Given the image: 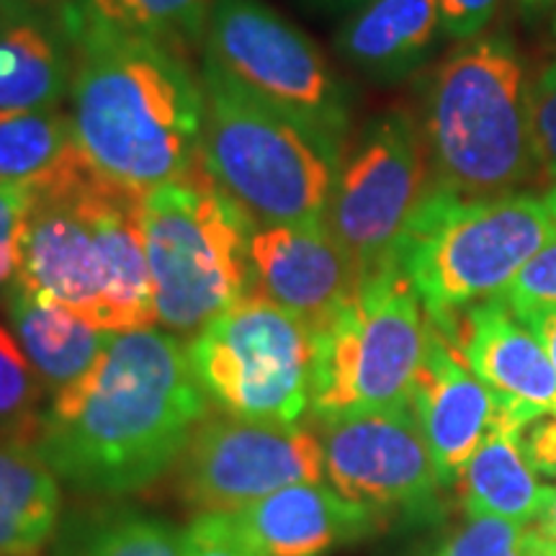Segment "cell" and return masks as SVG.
I'll return each instance as SVG.
<instances>
[{
    "instance_id": "6da1fadb",
    "label": "cell",
    "mask_w": 556,
    "mask_h": 556,
    "mask_svg": "<svg viewBox=\"0 0 556 556\" xmlns=\"http://www.w3.org/2000/svg\"><path fill=\"white\" fill-rule=\"evenodd\" d=\"M186 345L170 332H114L86 379L47 400L31 448L62 484L124 497L157 482L206 420Z\"/></svg>"
},
{
    "instance_id": "7a4b0ae2",
    "label": "cell",
    "mask_w": 556,
    "mask_h": 556,
    "mask_svg": "<svg viewBox=\"0 0 556 556\" xmlns=\"http://www.w3.org/2000/svg\"><path fill=\"white\" fill-rule=\"evenodd\" d=\"M58 5L75 54L67 114L88 168L137 197L197 173L204 86L186 54L116 29L73 0Z\"/></svg>"
},
{
    "instance_id": "3957f363",
    "label": "cell",
    "mask_w": 556,
    "mask_h": 556,
    "mask_svg": "<svg viewBox=\"0 0 556 556\" xmlns=\"http://www.w3.org/2000/svg\"><path fill=\"white\" fill-rule=\"evenodd\" d=\"M417 122L435 189L500 197L536 176L531 80L505 31L462 41L428 75Z\"/></svg>"
},
{
    "instance_id": "277c9868",
    "label": "cell",
    "mask_w": 556,
    "mask_h": 556,
    "mask_svg": "<svg viewBox=\"0 0 556 556\" xmlns=\"http://www.w3.org/2000/svg\"><path fill=\"white\" fill-rule=\"evenodd\" d=\"M199 165L261 225L323 222L343 150L268 106L212 60H201Z\"/></svg>"
},
{
    "instance_id": "5b68a950",
    "label": "cell",
    "mask_w": 556,
    "mask_h": 556,
    "mask_svg": "<svg viewBox=\"0 0 556 556\" xmlns=\"http://www.w3.org/2000/svg\"><path fill=\"white\" fill-rule=\"evenodd\" d=\"M554 238L556 222L533 193L458 197L433 186L409 222L397 266L430 323L446 328L462 309L497 296Z\"/></svg>"
},
{
    "instance_id": "8992f818",
    "label": "cell",
    "mask_w": 556,
    "mask_h": 556,
    "mask_svg": "<svg viewBox=\"0 0 556 556\" xmlns=\"http://www.w3.org/2000/svg\"><path fill=\"white\" fill-rule=\"evenodd\" d=\"M155 323L193 338L250 291L255 222L204 170L142 193Z\"/></svg>"
},
{
    "instance_id": "52a82bcc",
    "label": "cell",
    "mask_w": 556,
    "mask_h": 556,
    "mask_svg": "<svg viewBox=\"0 0 556 556\" xmlns=\"http://www.w3.org/2000/svg\"><path fill=\"white\" fill-rule=\"evenodd\" d=\"M430 319L397 263L361 278L356 296L315 332L309 413L317 422L407 407Z\"/></svg>"
},
{
    "instance_id": "ba28073f",
    "label": "cell",
    "mask_w": 556,
    "mask_h": 556,
    "mask_svg": "<svg viewBox=\"0 0 556 556\" xmlns=\"http://www.w3.org/2000/svg\"><path fill=\"white\" fill-rule=\"evenodd\" d=\"M186 356L222 415L291 426L309 409L315 332L266 296L248 291L189 338Z\"/></svg>"
},
{
    "instance_id": "9c48e42d",
    "label": "cell",
    "mask_w": 556,
    "mask_h": 556,
    "mask_svg": "<svg viewBox=\"0 0 556 556\" xmlns=\"http://www.w3.org/2000/svg\"><path fill=\"white\" fill-rule=\"evenodd\" d=\"M204 58L268 106L345 150L353 96L323 50L263 0H212Z\"/></svg>"
},
{
    "instance_id": "30bf717a",
    "label": "cell",
    "mask_w": 556,
    "mask_h": 556,
    "mask_svg": "<svg viewBox=\"0 0 556 556\" xmlns=\"http://www.w3.org/2000/svg\"><path fill=\"white\" fill-rule=\"evenodd\" d=\"M430 191L420 122L394 106L366 119L345 142L323 222L364 278L397 263L409 222Z\"/></svg>"
},
{
    "instance_id": "8fae6325",
    "label": "cell",
    "mask_w": 556,
    "mask_h": 556,
    "mask_svg": "<svg viewBox=\"0 0 556 556\" xmlns=\"http://www.w3.org/2000/svg\"><path fill=\"white\" fill-rule=\"evenodd\" d=\"M325 477L351 503L430 523L441 516V479L413 405L319 422Z\"/></svg>"
},
{
    "instance_id": "7c38bea8",
    "label": "cell",
    "mask_w": 556,
    "mask_h": 556,
    "mask_svg": "<svg viewBox=\"0 0 556 556\" xmlns=\"http://www.w3.org/2000/svg\"><path fill=\"white\" fill-rule=\"evenodd\" d=\"M319 435L291 422L212 417L191 435L176 462V492L193 510L248 505L289 484L323 482Z\"/></svg>"
},
{
    "instance_id": "4fadbf2b",
    "label": "cell",
    "mask_w": 556,
    "mask_h": 556,
    "mask_svg": "<svg viewBox=\"0 0 556 556\" xmlns=\"http://www.w3.org/2000/svg\"><path fill=\"white\" fill-rule=\"evenodd\" d=\"M90 170L80 152L34 184L16 287L52 299L103 330V266L88 212Z\"/></svg>"
},
{
    "instance_id": "5bb4252c",
    "label": "cell",
    "mask_w": 556,
    "mask_h": 556,
    "mask_svg": "<svg viewBox=\"0 0 556 556\" xmlns=\"http://www.w3.org/2000/svg\"><path fill=\"white\" fill-rule=\"evenodd\" d=\"M409 405L443 486H456L469 458L492 433H520L541 417L497 397L433 323Z\"/></svg>"
},
{
    "instance_id": "9a60e30c",
    "label": "cell",
    "mask_w": 556,
    "mask_h": 556,
    "mask_svg": "<svg viewBox=\"0 0 556 556\" xmlns=\"http://www.w3.org/2000/svg\"><path fill=\"white\" fill-rule=\"evenodd\" d=\"M361 274L325 222L261 225L250 238V291L302 319L312 332L356 296Z\"/></svg>"
},
{
    "instance_id": "2e32d148",
    "label": "cell",
    "mask_w": 556,
    "mask_h": 556,
    "mask_svg": "<svg viewBox=\"0 0 556 556\" xmlns=\"http://www.w3.org/2000/svg\"><path fill=\"white\" fill-rule=\"evenodd\" d=\"M227 513L263 556H328L371 536L381 516L323 482L289 484Z\"/></svg>"
},
{
    "instance_id": "e0dca14e",
    "label": "cell",
    "mask_w": 556,
    "mask_h": 556,
    "mask_svg": "<svg viewBox=\"0 0 556 556\" xmlns=\"http://www.w3.org/2000/svg\"><path fill=\"white\" fill-rule=\"evenodd\" d=\"M435 328V325H433ZM497 397L556 417V371L541 340L500 296L462 309L438 328Z\"/></svg>"
},
{
    "instance_id": "ac0fdd59",
    "label": "cell",
    "mask_w": 556,
    "mask_h": 556,
    "mask_svg": "<svg viewBox=\"0 0 556 556\" xmlns=\"http://www.w3.org/2000/svg\"><path fill=\"white\" fill-rule=\"evenodd\" d=\"M75 54L60 5L13 0L0 31V114L58 109L70 96Z\"/></svg>"
},
{
    "instance_id": "d6986e66",
    "label": "cell",
    "mask_w": 556,
    "mask_h": 556,
    "mask_svg": "<svg viewBox=\"0 0 556 556\" xmlns=\"http://www.w3.org/2000/svg\"><path fill=\"white\" fill-rule=\"evenodd\" d=\"M443 37L438 0H364L332 45L366 78L397 83L426 65Z\"/></svg>"
},
{
    "instance_id": "ffe728a7",
    "label": "cell",
    "mask_w": 556,
    "mask_h": 556,
    "mask_svg": "<svg viewBox=\"0 0 556 556\" xmlns=\"http://www.w3.org/2000/svg\"><path fill=\"white\" fill-rule=\"evenodd\" d=\"M3 304L13 338L29 358L47 400L86 379L114 336L86 323L52 299L29 294L16 283L3 296Z\"/></svg>"
},
{
    "instance_id": "44dd1931",
    "label": "cell",
    "mask_w": 556,
    "mask_h": 556,
    "mask_svg": "<svg viewBox=\"0 0 556 556\" xmlns=\"http://www.w3.org/2000/svg\"><path fill=\"white\" fill-rule=\"evenodd\" d=\"M60 479L26 443H0V556H39L62 520Z\"/></svg>"
},
{
    "instance_id": "7402d4cb",
    "label": "cell",
    "mask_w": 556,
    "mask_h": 556,
    "mask_svg": "<svg viewBox=\"0 0 556 556\" xmlns=\"http://www.w3.org/2000/svg\"><path fill=\"white\" fill-rule=\"evenodd\" d=\"M523 433H492L469 458L456 482L467 516L500 518L523 528L539 516L546 486L536 482Z\"/></svg>"
},
{
    "instance_id": "603a6c76",
    "label": "cell",
    "mask_w": 556,
    "mask_h": 556,
    "mask_svg": "<svg viewBox=\"0 0 556 556\" xmlns=\"http://www.w3.org/2000/svg\"><path fill=\"white\" fill-rule=\"evenodd\" d=\"M52 556H184V531L131 505H93L67 513Z\"/></svg>"
},
{
    "instance_id": "cb8c5ba5",
    "label": "cell",
    "mask_w": 556,
    "mask_h": 556,
    "mask_svg": "<svg viewBox=\"0 0 556 556\" xmlns=\"http://www.w3.org/2000/svg\"><path fill=\"white\" fill-rule=\"evenodd\" d=\"M78 155L73 122L62 106L0 114V180L41 184Z\"/></svg>"
},
{
    "instance_id": "d4e9b609",
    "label": "cell",
    "mask_w": 556,
    "mask_h": 556,
    "mask_svg": "<svg viewBox=\"0 0 556 556\" xmlns=\"http://www.w3.org/2000/svg\"><path fill=\"white\" fill-rule=\"evenodd\" d=\"M83 11L139 37L168 45L180 54L204 47L212 0H73Z\"/></svg>"
},
{
    "instance_id": "484cf974",
    "label": "cell",
    "mask_w": 556,
    "mask_h": 556,
    "mask_svg": "<svg viewBox=\"0 0 556 556\" xmlns=\"http://www.w3.org/2000/svg\"><path fill=\"white\" fill-rule=\"evenodd\" d=\"M47 392L34 374L11 330L0 325V443H26L37 438Z\"/></svg>"
},
{
    "instance_id": "4316f807",
    "label": "cell",
    "mask_w": 556,
    "mask_h": 556,
    "mask_svg": "<svg viewBox=\"0 0 556 556\" xmlns=\"http://www.w3.org/2000/svg\"><path fill=\"white\" fill-rule=\"evenodd\" d=\"M523 526L500 518L467 516L430 556H520Z\"/></svg>"
},
{
    "instance_id": "83f0119b",
    "label": "cell",
    "mask_w": 556,
    "mask_h": 556,
    "mask_svg": "<svg viewBox=\"0 0 556 556\" xmlns=\"http://www.w3.org/2000/svg\"><path fill=\"white\" fill-rule=\"evenodd\" d=\"M34 184L0 180V299L9 294L21 268V240L34 204Z\"/></svg>"
},
{
    "instance_id": "f1b7e54d",
    "label": "cell",
    "mask_w": 556,
    "mask_h": 556,
    "mask_svg": "<svg viewBox=\"0 0 556 556\" xmlns=\"http://www.w3.org/2000/svg\"><path fill=\"white\" fill-rule=\"evenodd\" d=\"M516 315L556 307V238L539 250L497 294Z\"/></svg>"
},
{
    "instance_id": "f546056e",
    "label": "cell",
    "mask_w": 556,
    "mask_h": 556,
    "mask_svg": "<svg viewBox=\"0 0 556 556\" xmlns=\"http://www.w3.org/2000/svg\"><path fill=\"white\" fill-rule=\"evenodd\" d=\"M531 142L536 176L556 184V62L531 83Z\"/></svg>"
},
{
    "instance_id": "4dcf8cb0",
    "label": "cell",
    "mask_w": 556,
    "mask_h": 556,
    "mask_svg": "<svg viewBox=\"0 0 556 556\" xmlns=\"http://www.w3.org/2000/svg\"><path fill=\"white\" fill-rule=\"evenodd\" d=\"M184 556H263L227 513H201L184 531Z\"/></svg>"
},
{
    "instance_id": "1f68e13d",
    "label": "cell",
    "mask_w": 556,
    "mask_h": 556,
    "mask_svg": "<svg viewBox=\"0 0 556 556\" xmlns=\"http://www.w3.org/2000/svg\"><path fill=\"white\" fill-rule=\"evenodd\" d=\"M441 5L443 34L448 39L467 41L484 34L486 24L495 18L500 0H438Z\"/></svg>"
},
{
    "instance_id": "d6a6232c",
    "label": "cell",
    "mask_w": 556,
    "mask_h": 556,
    "mask_svg": "<svg viewBox=\"0 0 556 556\" xmlns=\"http://www.w3.org/2000/svg\"><path fill=\"white\" fill-rule=\"evenodd\" d=\"M523 448L536 475L556 479V417H539L523 433Z\"/></svg>"
},
{
    "instance_id": "836d02e7",
    "label": "cell",
    "mask_w": 556,
    "mask_h": 556,
    "mask_svg": "<svg viewBox=\"0 0 556 556\" xmlns=\"http://www.w3.org/2000/svg\"><path fill=\"white\" fill-rule=\"evenodd\" d=\"M520 323L526 325L528 330L533 332L544 345L548 361H552L554 371H556V307L554 309H536V312H526V315H516Z\"/></svg>"
},
{
    "instance_id": "e575fe53",
    "label": "cell",
    "mask_w": 556,
    "mask_h": 556,
    "mask_svg": "<svg viewBox=\"0 0 556 556\" xmlns=\"http://www.w3.org/2000/svg\"><path fill=\"white\" fill-rule=\"evenodd\" d=\"M531 531L548 541H556V486H546V497L541 503L539 516L533 518Z\"/></svg>"
},
{
    "instance_id": "d590c367",
    "label": "cell",
    "mask_w": 556,
    "mask_h": 556,
    "mask_svg": "<svg viewBox=\"0 0 556 556\" xmlns=\"http://www.w3.org/2000/svg\"><path fill=\"white\" fill-rule=\"evenodd\" d=\"M520 556H556V541H548L526 528L523 541H520Z\"/></svg>"
},
{
    "instance_id": "8d00e7d4",
    "label": "cell",
    "mask_w": 556,
    "mask_h": 556,
    "mask_svg": "<svg viewBox=\"0 0 556 556\" xmlns=\"http://www.w3.org/2000/svg\"><path fill=\"white\" fill-rule=\"evenodd\" d=\"M556 0H516L518 11L523 13L526 21H536L539 16H544V13L552 9Z\"/></svg>"
},
{
    "instance_id": "74e56055",
    "label": "cell",
    "mask_w": 556,
    "mask_h": 556,
    "mask_svg": "<svg viewBox=\"0 0 556 556\" xmlns=\"http://www.w3.org/2000/svg\"><path fill=\"white\" fill-rule=\"evenodd\" d=\"M541 201H544V206H546V212L552 214V219L556 222V184L552 186V189H548L544 197H541Z\"/></svg>"
},
{
    "instance_id": "f35d334b",
    "label": "cell",
    "mask_w": 556,
    "mask_h": 556,
    "mask_svg": "<svg viewBox=\"0 0 556 556\" xmlns=\"http://www.w3.org/2000/svg\"><path fill=\"white\" fill-rule=\"evenodd\" d=\"M317 5H325V9H345V5H361L364 0H315Z\"/></svg>"
},
{
    "instance_id": "ab89813d",
    "label": "cell",
    "mask_w": 556,
    "mask_h": 556,
    "mask_svg": "<svg viewBox=\"0 0 556 556\" xmlns=\"http://www.w3.org/2000/svg\"><path fill=\"white\" fill-rule=\"evenodd\" d=\"M11 9H13V0H0V31H3V26L9 24Z\"/></svg>"
},
{
    "instance_id": "60d3db41",
    "label": "cell",
    "mask_w": 556,
    "mask_h": 556,
    "mask_svg": "<svg viewBox=\"0 0 556 556\" xmlns=\"http://www.w3.org/2000/svg\"><path fill=\"white\" fill-rule=\"evenodd\" d=\"M554 31H556V16H554Z\"/></svg>"
}]
</instances>
